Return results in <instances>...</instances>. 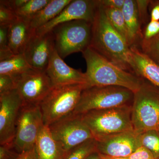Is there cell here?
I'll list each match as a JSON object with an SVG mask.
<instances>
[{
    "instance_id": "1",
    "label": "cell",
    "mask_w": 159,
    "mask_h": 159,
    "mask_svg": "<svg viewBox=\"0 0 159 159\" xmlns=\"http://www.w3.org/2000/svg\"><path fill=\"white\" fill-rule=\"evenodd\" d=\"M89 47L115 65L134 74L130 48L111 25L98 0Z\"/></svg>"
},
{
    "instance_id": "2",
    "label": "cell",
    "mask_w": 159,
    "mask_h": 159,
    "mask_svg": "<svg viewBox=\"0 0 159 159\" xmlns=\"http://www.w3.org/2000/svg\"><path fill=\"white\" fill-rule=\"evenodd\" d=\"M82 54L86 63L87 88L116 86L128 89L134 93L141 87L143 78L115 65L91 47Z\"/></svg>"
},
{
    "instance_id": "3",
    "label": "cell",
    "mask_w": 159,
    "mask_h": 159,
    "mask_svg": "<svg viewBox=\"0 0 159 159\" xmlns=\"http://www.w3.org/2000/svg\"><path fill=\"white\" fill-rule=\"evenodd\" d=\"M132 105H125L90 111L82 119L94 139L134 130L131 119Z\"/></svg>"
},
{
    "instance_id": "4",
    "label": "cell",
    "mask_w": 159,
    "mask_h": 159,
    "mask_svg": "<svg viewBox=\"0 0 159 159\" xmlns=\"http://www.w3.org/2000/svg\"><path fill=\"white\" fill-rule=\"evenodd\" d=\"M132 122L138 133L157 130L159 123V87L143 79L141 87L134 94Z\"/></svg>"
},
{
    "instance_id": "5",
    "label": "cell",
    "mask_w": 159,
    "mask_h": 159,
    "mask_svg": "<svg viewBox=\"0 0 159 159\" xmlns=\"http://www.w3.org/2000/svg\"><path fill=\"white\" fill-rule=\"evenodd\" d=\"M134 94L128 89L116 86H93L83 91L73 113L82 115L93 110L132 105Z\"/></svg>"
},
{
    "instance_id": "6",
    "label": "cell",
    "mask_w": 159,
    "mask_h": 159,
    "mask_svg": "<svg viewBox=\"0 0 159 159\" xmlns=\"http://www.w3.org/2000/svg\"><path fill=\"white\" fill-rule=\"evenodd\" d=\"M86 88L80 84L54 87L39 104L44 125L48 126L73 112Z\"/></svg>"
},
{
    "instance_id": "7",
    "label": "cell",
    "mask_w": 159,
    "mask_h": 159,
    "mask_svg": "<svg viewBox=\"0 0 159 159\" xmlns=\"http://www.w3.org/2000/svg\"><path fill=\"white\" fill-rule=\"evenodd\" d=\"M92 31V23L84 20L60 24L51 31L54 48L62 59L73 53H82L90 45Z\"/></svg>"
},
{
    "instance_id": "8",
    "label": "cell",
    "mask_w": 159,
    "mask_h": 159,
    "mask_svg": "<svg viewBox=\"0 0 159 159\" xmlns=\"http://www.w3.org/2000/svg\"><path fill=\"white\" fill-rule=\"evenodd\" d=\"M48 127L54 140L67 153L77 145L94 138L81 115L71 113Z\"/></svg>"
},
{
    "instance_id": "9",
    "label": "cell",
    "mask_w": 159,
    "mask_h": 159,
    "mask_svg": "<svg viewBox=\"0 0 159 159\" xmlns=\"http://www.w3.org/2000/svg\"><path fill=\"white\" fill-rule=\"evenodd\" d=\"M39 105H23L16 122L14 144L20 153L34 148L44 126Z\"/></svg>"
},
{
    "instance_id": "10",
    "label": "cell",
    "mask_w": 159,
    "mask_h": 159,
    "mask_svg": "<svg viewBox=\"0 0 159 159\" xmlns=\"http://www.w3.org/2000/svg\"><path fill=\"white\" fill-rule=\"evenodd\" d=\"M14 77L23 105H39L54 87L46 71L31 68Z\"/></svg>"
},
{
    "instance_id": "11",
    "label": "cell",
    "mask_w": 159,
    "mask_h": 159,
    "mask_svg": "<svg viewBox=\"0 0 159 159\" xmlns=\"http://www.w3.org/2000/svg\"><path fill=\"white\" fill-rule=\"evenodd\" d=\"M22 106L16 89L0 95V145L14 141L17 118Z\"/></svg>"
},
{
    "instance_id": "12",
    "label": "cell",
    "mask_w": 159,
    "mask_h": 159,
    "mask_svg": "<svg viewBox=\"0 0 159 159\" xmlns=\"http://www.w3.org/2000/svg\"><path fill=\"white\" fill-rule=\"evenodd\" d=\"M95 139L97 152L106 156L127 158L142 146L140 134L134 130Z\"/></svg>"
},
{
    "instance_id": "13",
    "label": "cell",
    "mask_w": 159,
    "mask_h": 159,
    "mask_svg": "<svg viewBox=\"0 0 159 159\" xmlns=\"http://www.w3.org/2000/svg\"><path fill=\"white\" fill-rule=\"evenodd\" d=\"M97 7V0H73L54 19L36 29L35 33L44 34L60 24L76 20L93 23Z\"/></svg>"
},
{
    "instance_id": "14",
    "label": "cell",
    "mask_w": 159,
    "mask_h": 159,
    "mask_svg": "<svg viewBox=\"0 0 159 159\" xmlns=\"http://www.w3.org/2000/svg\"><path fill=\"white\" fill-rule=\"evenodd\" d=\"M54 49L52 31L42 35H38L35 32L26 46L24 54L31 68L46 71Z\"/></svg>"
},
{
    "instance_id": "15",
    "label": "cell",
    "mask_w": 159,
    "mask_h": 159,
    "mask_svg": "<svg viewBox=\"0 0 159 159\" xmlns=\"http://www.w3.org/2000/svg\"><path fill=\"white\" fill-rule=\"evenodd\" d=\"M46 71L54 87L78 84H85L87 86L85 73L67 65L55 49L51 54Z\"/></svg>"
},
{
    "instance_id": "16",
    "label": "cell",
    "mask_w": 159,
    "mask_h": 159,
    "mask_svg": "<svg viewBox=\"0 0 159 159\" xmlns=\"http://www.w3.org/2000/svg\"><path fill=\"white\" fill-rule=\"evenodd\" d=\"M132 57V69L134 74L159 87V65L139 50L130 48Z\"/></svg>"
},
{
    "instance_id": "17",
    "label": "cell",
    "mask_w": 159,
    "mask_h": 159,
    "mask_svg": "<svg viewBox=\"0 0 159 159\" xmlns=\"http://www.w3.org/2000/svg\"><path fill=\"white\" fill-rule=\"evenodd\" d=\"M35 30L31 28L30 22L17 17L9 26V47L15 54H24L28 43Z\"/></svg>"
},
{
    "instance_id": "18",
    "label": "cell",
    "mask_w": 159,
    "mask_h": 159,
    "mask_svg": "<svg viewBox=\"0 0 159 159\" xmlns=\"http://www.w3.org/2000/svg\"><path fill=\"white\" fill-rule=\"evenodd\" d=\"M35 147L38 159H65L67 154L54 140L46 125L39 135Z\"/></svg>"
},
{
    "instance_id": "19",
    "label": "cell",
    "mask_w": 159,
    "mask_h": 159,
    "mask_svg": "<svg viewBox=\"0 0 159 159\" xmlns=\"http://www.w3.org/2000/svg\"><path fill=\"white\" fill-rule=\"evenodd\" d=\"M128 33V43L130 48L136 46V43L142 39L141 24L136 1L125 0L122 9Z\"/></svg>"
},
{
    "instance_id": "20",
    "label": "cell",
    "mask_w": 159,
    "mask_h": 159,
    "mask_svg": "<svg viewBox=\"0 0 159 159\" xmlns=\"http://www.w3.org/2000/svg\"><path fill=\"white\" fill-rule=\"evenodd\" d=\"M72 0H51L30 21L32 29L36 30L49 23L63 10Z\"/></svg>"
},
{
    "instance_id": "21",
    "label": "cell",
    "mask_w": 159,
    "mask_h": 159,
    "mask_svg": "<svg viewBox=\"0 0 159 159\" xmlns=\"http://www.w3.org/2000/svg\"><path fill=\"white\" fill-rule=\"evenodd\" d=\"M31 68L24 54H16L0 61V74H7L15 77Z\"/></svg>"
},
{
    "instance_id": "22",
    "label": "cell",
    "mask_w": 159,
    "mask_h": 159,
    "mask_svg": "<svg viewBox=\"0 0 159 159\" xmlns=\"http://www.w3.org/2000/svg\"><path fill=\"white\" fill-rule=\"evenodd\" d=\"M103 7L107 17L111 25L128 43V33L122 10Z\"/></svg>"
},
{
    "instance_id": "23",
    "label": "cell",
    "mask_w": 159,
    "mask_h": 159,
    "mask_svg": "<svg viewBox=\"0 0 159 159\" xmlns=\"http://www.w3.org/2000/svg\"><path fill=\"white\" fill-rule=\"evenodd\" d=\"M51 0H28L22 7L16 10L17 17L30 22L38 12L47 6Z\"/></svg>"
},
{
    "instance_id": "24",
    "label": "cell",
    "mask_w": 159,
    "mask_h": 159,
    "mask_svg": "<svg viewBox=\"0 0 159 159\" xmlns=\"http://www.w3.org/2000/svg\"><path fill=\"white\" fill-rule=\"evenodd\" d=\"M97 152L96 139H92L77 145L70 150L65 159H86L92 153Z\"/></svg>"
},
{
    "instance_id": "25",
    "label": "cell",
    "mask_w": 159,
    "mask_h": 159,
    "mask_svg": "<svg viewBox=\"0 0 159 159\" xmlns=\"http://www.w3.org/2000/svg\"><path fill=\"white\" fill-rule=\"evenodd\" d=\"M142 146L148 149L155 159H159V133L157 130H150L140 134Z\"/></svg>"
},
{
    "instance_id": "26",
    "label": "cell",
    "mask_w": 159,
    "mask_h": 159,
    "mask_svg": "<svg viewBox=\"0 0 159 159\" xmlns=\"http://www.w3.org/2000/svg\"><path fill=\"white\" fill-rule=\"evenodd\" d=\"M141 50L159 65V33L148 40H142Z\"/></svg>"
},
{
    "instance_id": "27",
    "label": "cell",
    "mask_w": 159,
    "mask_h": 159,
    "mask_svg": "<svg viewBox=\"0 0 159 159\" xmlns=\"http://www.w3.org/2000/svg\"><path fill=\"white\" fill-rule=\"evenodd\" d=\"M9 26H0V61L6 60L14 55L9 47Z\"/></svg>"
},
{
    "instance_id": "28",
    "label": "cell",
    "mask_w": 159,
    "mask_h": 159,
    "mask_svg": "<svg viewBox=\"0 0 159 159\" xmlns=\"http://www.w3.org/2000/svg\"><path fill=\"white\" fill-rule=\"evenodd\" d=\"M15 11L5 0L0 1V26H10L17 19Z\"/></svg>"
},
{
    "instance_id": "29",
    "label": "cell",
    "mask_w": 159,
    "mask_h": 159,
    "mask_svg": "<svg viewBox=\"0 0 159 159\" xmlns=\"http://www.w3.org/2000/svg\"><path fill=\"white\" fill-rule=\"evenodd\" d=\"M0 159H17L20 153L16 148L14 141L0 145Z\"/></svg>"
},
{
    "instance_id": "30",
    "label": "cell",
    "mask_w": 159,
    "mask_h": 159,
    "mask_svg": "<svg viewBox=\"0 0 159 159\" xmlns=\"http://www.w3.org/2000/svg\"><path fill=\"white\" fill-rule=\"evenodd\" d=\"M16 89L14 77L7 75L0 74V95Z\"/></svg>"
},
{
    "instance_id": "31",
    "label": "cell",
    "mask_w": 159,
    "mask_h": 159,
    "mask_svg": "<svg viewBox=\"0 0 159 159\" xmlns=\"http://www.w3.org/2000/svg\"><path fill=\"white\" fill-rule=\"evenodd\" d=\"M159 33V21H151L145 27L142 40L147 41L155 37Z\"/></svg>"
},
{
    "instance_id": "32",
    "label": "cell",
    "mask_w": 159,
    "mask_h": 159,
    "mask_svg": "<svg viewBox=\"0 0 159 159\" xmlns=\"http://www.w3.org/2000/svg\"><path fill=\"white\" fill-rule=\"evenodd\" d=\"M136 2L141 24H145L148 17V7L150 5L151 1L137 0Z\"/></svg>"
},
{
    "instance_id": "33",
    "label": "cell",
    "mask_w": 159,
    "mask_h": 159,
    "mask_svg": "<svg viewBox=\"0 0 159 159\" xmlns=\"http://www.w3.org/2000/svg\"><path fill=\"white\" fill-rule=\"evenodd\" d=\"M127 158L128 159H155L150 151L143 146L137 148Z\"/></svg>"
},
{
    "instance_id": "34",
    "label": "cell",
    "mask_w": 159,
    "mask_h": 159,
    "mask_svg": "<svg viewBox=\"0 0 159 159\" xmlns=\"http://www.w3.org/2000/svg\"><path fill=\"white\" fill-rule=\"evenodd\" d=\"M100 5L106 8H113L122 10L125 0H98Z\"/></svg>"
},
{
    "instance_id": "35",
    "label": "cell",
    "mask_w": 159,
    "mask_h": 159,
    "mask_svg": "<svg viewBox=\"0 0 159 159\" xmlns=\"http://www.w3.org/2000/svg\"><path fill=\"white\" fill-rule=\"evenodd\" d=\"M152 8L151 11V21H159V1H151Z\"/></svg>"
},
{
    "instance_id": "36",
    "label": "cell",
    "mask_w": 159,
    "mask_h": 159,
    "mask_svg": "<svg viewBox=\"0 0 159 159\" xmlns=\"http://www.w3.org/2000/svg\"><path fill=\"white\" fill-rule=\"evenodd\" d=\"M17 159H38L35 147L20 154Z\"/></svg>"
},
{
    "instance_id": "37",
    "label": "cell",
    "mask_w": 159,
    "mask_h": 159,
    "mask_svg": "<svg viewBox=\"0 0 159 159\" xmlns=\"http://www.w3.org/2000/svg\"><path fill=\"white\" fill-rule=\"evenodd\" d=\"M28 0H8L6 1L7 4L13 9L15 11L17 9L22 7Z\"/></svg>"
},
{
    "instance_id": "38",
    "label": "cell",
    "mask_w": 159,
    "mask_h": 159,
    "mask_svg": "<svg viewBox=\"0 0 159 159\" xmlns=\"http://www.w3.org/2000/svg\"><path fill=\"white\" fill-rule=\"evenodd\" d=\"M86 159H102L99 152H93Z\"/></svg>"
},
{
    "instance_id": "39",
    "label": "cell",
    "mask_w": 159,
    "mask_h": 159,
    "mask_svg": "<svg viewBox=\"0 0 159 159\" xmlns=\"http://www.w3.org/2000/svg\"><path fill=\"white\" fill-rule=\"evenodd\" d=\"M100 154V156L102 159H128L127 158L124 157H111L106 156L102 155Z\"/></svg>"
},
{
    "instance_id": "40",
    "label": "cell",
    "mask_w": 159,
    "mask_h": 159,
    "mask_svg": "<svg viewBox=\"0 0 159 159\" xmlns=\"http://www.w3.org/2000/svg\"><path fill=\"white\" fill-rule=\"evenodd\" d=\"M157 131L158 132V133H159V123L157 129Z\"/></svg>"
}]
</instances>
